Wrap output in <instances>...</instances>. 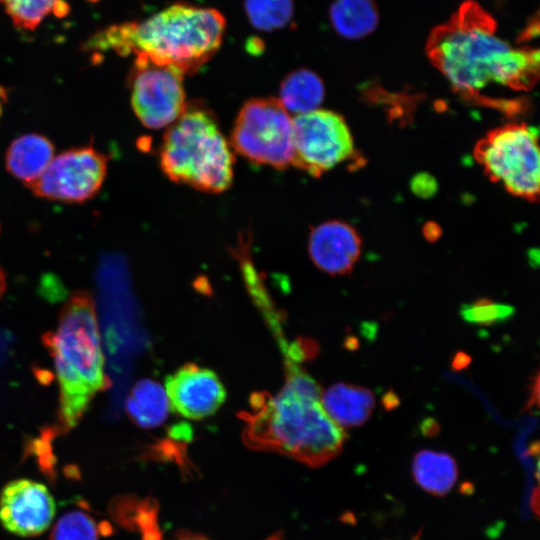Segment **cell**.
<instances>
[{
    "instance_id": "14",
    "label": "cell",
    "mask_w": 540,
    "mask_h": 540,
    "mask_svg": "<svg viewBox=\"0 0 540 540\" xmlns=\"http://www.w3.org/2000/svg\"><path fill=\"white\" fill-rule=\"evenodd\" d=\"M326 414L341 428L363 425L375 406L373 393L361 386L336 383L321 394Z\"/></svg>"
},
{
    "instance_id": "5",
    "label": "cell",
    "mask_w": 540,
    "mask_h": 540,
    "mask_svg": "<svg viewBox=\"0 0 540 540\" xmlns=\"http://www.w3.org/2000/svg\"><path fill=\"white\" fill-rule=\"evenodd\" d=\"M230 147L212 111L199 102H190L163 136L160 166L174 182L221 193L233 180Z\"/></svg>"
},
{
    "instance_id": "24",
    "label": "cell",
    "mask_w": 540,
    "mask_h": 540,
    "mask_svg": "<svg viewBox=\"0 0 540 540\" xmlns=\"http://www.w3.org/2000/svg\"><path fill=\"white\" fill-rule=\"evenodd\" d=\"M471 362V357L464 352H457L452 360V367L455 370L466 368Z\"/></svg>"
},
{
    "instance_id": "12",
    "label": "cell",
    "mask_w": 540,
    "mask_h": 540,
    "mask_svg": "<svg viewBox=\"0 0 540 540\" xmlns=\"http://www.w3.org/2000/svg\"><path fill=\"white\" fill-rule=\"evenodd\" d=\"M171 412L188 419H202L214 414L226 399V390L210 369L186 364L165 380Z\"/></svg>"
},
{
    "instance_id": "22",
    "label": "cell",
    "mask_w": 540,
    "mask_h": 540,
    "mask_svg": "<svg viewBox=\"0 0 540 540\" xmlns=\"http://www.w3.org/2000/svg\"><path fill=\"white\" fill-rule=\"evenodd\" d=\"M13 24L21 29L33 30L60 0H3Z\"/></svg>"
},
{
    "instance_id": "8",
    "label": "cell",
    "mask_w": 540,
    "mask_h": 540,
    "mask_svg": "<svg viewBox=\"0 0 540 540\" xmlns=\"http://www.w3.org/2000/svg\"><path fill=\"white\" fill-rule=\"evenodd\" d=\"M293 123L292 165L318 177L354 155V143L344 118L317 109L296 115Z\"/></svg>"
},
{
    "instance_id": "26",
    "label": "cell",
    "mask_w": 540,
    "mask_h": 540,
    "mask_svg": "<svg viewBox=\"0 0 540 540\" xmlns=\"http://www.w3.org/2000/svg\"><path fill=\"white\" fill-rule=\"evenodd\" d=\"M538 388H539V375L537 373L535 376V379L532 381V390H531L526 408L538 406V394H539Z\"/></svg>"
},
{
    "instance_id": "27",
    "label": "cell",
    "mask_w": 540,
    "mask_h": 540,
    "mask_svg": "<svg viewBox=\"0 0 540 540\" xmlns=\"http://www.w3.org/2000/svg\"><path fill=\"white\" fill-rule=\"evenodd\" d=\"M5 289H6V277L4 275L3 270L0 268V298L5 292Z\"/></svg>"
},
{
    "instance_id": "9",
    "label": "cell",
    "mask_w": 540,
    "mask_h": 540,
    "mask_svg": "<svg viewBox=\"0 0 540 540\" xmlns=\"http://www.w3.org/2000/svg\"><path fill=\"white\" fill-rule=\"evenodd\" d=\"M183 76L172 67L136 56L130 77L131 103L144 126L168 127L181 115L187 104Z\"/></svg>"
},
{
    "instance_id": "28",
    "label": "cell",
    "mask_w": 540,
    "mask_h": 540,
    "mask_svg": "<svg viewBox=\"0 0 540 540\" xmlns=\"http://www.w3.org/2000/svg\"><path fill=\"white\" fill-rule=\"evenodd\" d=\"M177 540H206V539L200 536H196V535H184V536H181Z\"/></svg>"
},
{
    "instance_id": "19",
    "label": "cell",
    "mask_w": 540,
    "mask_h": 540,
    "mask_svg": "<svg viewBox=\"0 0 540 540\" xmlns=\"http://www.w3.org/2000/svg\"><path fill=\"white\" fill-rule=\"evenodd\" d=\"M329 17L334 30L347 39H360L378 26L379 13L373 0H334Z\"/></svg>"
},
{
    "instance_id": "20",
    "label": "cell",
    "mask_w": 540,
    "mask_h": 540,
    "mask_svg": "<svg viewBox=\"0 0 540 540\" xmlns=\"http://www.w3.org/2000/svg\"><path fill=\"white\" fill-rule=\"evenodd\" d=\"M250 24L257 30L271 32L288 25L294 14L293 0H244Z\"/></svg>"
},
{
    "instance_id": "2",
    "label": "cell",
    "mask_w": 540,
    "mask_h": 540,
    "mask_svg": "<svg viewBox=\"0 0 540 540\" xmlns=\"http://www.w3.org/2000/svg\"><path fill=\"white\" fill-rule=\"evenodd\" d=\"M321 394L312 377L292 366L276 395L251 398L250 410L243 413L245 442L311 467L326 464L342 451L346 433L324 411Z\"/></svg>"
},
{
    "instance_id": "13",
    "label": "cell",
    "mask_w": 540,
    "mask_h": 540,
    "mask_svg": "<svg viewBox=\"0 0 540 540\" xmlns=\"http://www.w3.org/2000/svg\"><path fill=\"white\" fill-rule=\"evenodd\" d=\"M308 251L317 268L330 275H344L352 271L359 259L361 238L345 222L326 221L311 230Z\"/></svg>"
},
{
    "instance_id": "4",
    "label": "cell",
    "mask_w": 540,
    "mask_h": 540,
    "mask_svg": "<svg viewBox=\"0 0 540 540\" xmlns=\"http://www.w3.org/2000/svg\"><path fill=\"white\" fill-rule=\"evenodd\" d=\"M42 342L54 361L60 391L58 428L66 433L77 426L93 398L110 387L92 295L84 290L72 293L56 329L44 333Z\"/></svg>"
},
{
    "instance_id": "1",
    "label": "cell",
    "mask_w": 540,
    "mask_h": 540,
    "mask_svg": "<svg viewBox=\"0 0 540 540\" xmlns=\"http://www.w3.org/2000/svg\"><path fill=\"white\" fill-rule=\"evenodd\" d=\"M496 29L485 9L467 0L429 34L430 61L467 99L489 103L490 89L524 92L538 80L539 51L512 48Z\"/></svg>"
},
{
    "instance_id": "10",
    "label": "cell",
    "mask_w": 540,
    "mask_h": 540,
    "mask_svg": "<svg viewBox=\"0 0 540 540\" xmlns=\"http://www.w3.org/2000/svg\"><path fill=\"white\" fill-rule=\"evenodd\" d=\"M107 158L92 147L66 151L53 157L47 168L28 187L38 196L66 202H81L101 187Z\"/></svg>"
},
{
    "instance_id": "7",
    "label": "cell",
    "mask_w": 540,
    "mask_h": 540,
    "mask_svg": "<svg viewBox=\"0 0 540 540\" xmlns=\"http://www.w3.org/2000/svg\"><path fill=\"white\" fill-rule=\"evenodd\" d=\"M230 146L253 164L286 169L293 159L292 118L277 98L250 99L238 112Z\"/></svg>"
},
{
    "instance_id": "11",
    "label": "cell",
    "mask_w": 540,
    "mask_h": 540,
    "mask_svg": "<svg viewBox=\"0 0 540 540\" xmlns=\"http://www.w3.org/2000/svg\"><path fill=\"white\" fill-rule=\"evenodd\" d=\"M55 511L49 490L33 480L11 481L0 495V521L6 530L19 536L30 537L44 532Z\"/></svg>"
},
{
    "instance_id": "16",
    "label": "cell",
    "mask_w": 540,
    "mask_h": 540,
    "mask_svg": "<svg viewBox=\"0 0 540 540\" xmlns=\"http://www.w3.org/2000/svg\"><path fill=\"white\" fill-rule=\"evenodd\" d=\"M412 476L414 482L425 492L444 496L457 481L458 465L446 452L424 449L414 455Z\"/></svg>"
},
{
    "instance_id": "17",
    "label": "cell",
    "mask_w": 540,
    "mask_h": 540,
    "mask_svg": "<svg viewBox=\"0 0 540 540\" xmlns=\"http://www.w3.org/2000/svg\"><path fill=\"white\" fill-rule=\"evenodd\" d=\"M130 419L141 428L161 425L171 412L165 388L151 379L138 381L125 401Z\"/></svg>"
},
{
    "instance_id": "23",
    "label": "cell",
    "mask_w": 540,
    "mask_h": 540,
    "mask_svg": "<svg viewBox=\"0 0 540 540\" xmlns=\"http://www.w3.org/2000/svg\"><path fill=\"white\" fill-rule=\"evenodd\" d=\"M515 314V308L497 303L490 298H479L462 305L460 315L464 321L477 325H493L504 322Z\"/></svg>"
},
{
    "instance_id": "18",
    "label": "cell",
    "mask_w": 540,
    "mask_h": 540,
    "mask_svg": "<svg viewBox=\"0 0 540 540\" xmlns=\"http://www.w3.org/2000/svg\"><path fill=\"white\" fill-rule=\"evenodd\" d=\"M324 94L321 78L313 71L301 68L283 79L277 99L289 114L296 116L319 109Z\"/></svg>"
},
{
    "instance_id": "6",
    "label": "cell",
    "mask_w": 540,
    "mask_h": 540,
    "mask_svg": "<svg viewBox=\"0 0 540 540\" xmlns=\"http://www.w3.org/2000/svg\"><path fill=\"white\" fill-rule=\"evenodd\" d=\"M475 158L491 180L511 194L533 201L539 195L537 132L526 124H506L478 142Z\"/></svg>"
},
{
    "instance_id": "21",
    "label": "cell",
    "mask_w": 540,
    "mask_h": 540,
    "mask_svg": "<svg viewBox=\"0 0 540 540\" xmlns=\"http://www.w3.org/2000/svg\"><path fill=\"white\" fill-rule=\"evenodd\" d=\"M100 528L86 512L75 510L64 514L54 525L50 540H99Z\"/></svg>"
},
{
    "instance_id": "25",
    "label": "cell",
    "mask_w": 540,
    "mask_h": 540,
    "mask_svg": "<svg viewBox=\"0 0 540 540\" xmlns=\"http://www.w3.org/2000/svg\"><path fill=\"white\" fill-rule=\"evenodd\" d=\"M246 48L252 54H259L264 49V42L259 37H250L246 42Z\"/></svg>"
},
{
    "instance_id": "3",
    "label": "cell",
    "mask_w": 540,
    "mask_h": 540,
    "mask_svg": "<svg viewBox=\"0 0 540 540\" xmlns=\"http://www.w3.org/2000/svg\"><path fill=\"white\" fill-rule=\"evenodd\" d=\"M225 28L226 20L218 10L175 3L145 21L111 26L92 43L122 56L133 52L192 75L218 52Z\"/></svg>"
},
{
    "instance_id": "15",
    "label": "cell",
    "mask_w": 540,
    "mask_h": 540,
    "mask_svg": "<svg viewBox=\"0 0 540 540\" xmlns=\"http://www.w3.org/2000/svg\"><path fill=\"white\" fill-rule=\"evenodd\" d=\"M54 157L52 143L39 134H25L15 139L6 153V167L27 186L37 180Z\"/></svg>"
}]
</instances>
